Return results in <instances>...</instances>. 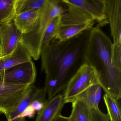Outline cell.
I'll list each match as a JSON object with an SVG mask.
<instances>
[{"label":"cell","instance_id":"6da1fadb","mask_svg":"<svg viewBox=\"0 0 121 121\" xmlns=\"http://www.w3.org/2000/svg\"><path fill=\"white\" fill-rule=\"evenodd\" d=\"M88 31L64 41L53 39L42 45L41 68L46 74L44 87L48 98L65 90L73 66L83 58Z\"/></svg>","mask_w":121,"mask_h":121},{"label":"cell","instance_id":"277c9868","mask_svg":"<svg viewBox=\"0 0 121 121\" xmlns=\"http://www.w3.org/2000/svg\"><path fill=\"white\" fill-rule=\"evenodd\" d=\"M65 5L67 8L65 12L59 15V22L53 39L60 42L70 39L90 30L95 22L90 15L81 10Z\"/></svg>","mask_w":121,"mask_h":121},{"label":"cell","instance_id":"4fadbf2b","mask_svg":"<svg viewBox=\"0 0 121 121\" xmlns=\"http://www.w3.org/2000/svg\"><path fill=\"white\" fill-rule=\"evenodd\" d=\"M63 95L59 93L45 101L43 108L38 112L35 121H52L61 113L65 103Z\"/></svg>","mask_w":121,"mask_h":121},{"label":"cell","instance_id":"7402d4cb","mask_svg":"<svg viewBox=\"0 0 121 121\" xmlns=\"http://www.w3.org/2000/svg\"><path fill=\"white\" fill-rule=\"evenodd\" d=\"M69 117H65L61 115V113L58 115L52 121H69Z\"/></svg>","mask_w":121,"mask_h":121},{"label":"cell","instance_id":"7a4b0ae2","mask_svg":"<svg viewBox=\"0 0 121 121\" xmlns=\"http://www.w3.org/2000/svg\"><path fill=\"white\" fill-rule=\"evenodd\" d=\"M98 25L89 30L83 51V63L96 74L105 93L117 100L121 98V72L113 65L112 42Z\"/></svg>","mask_w":121,"mask_h":121},{"label":"cell","instance_id":"8992f818","mask_svg":"<svg viewBox=\"0 0 121 121\" xmlns=\"http://www.w3.org/2000/svg\"><path fill=\"white\" fill-rule=\"evenodd\" d=\"M105 13L113 39L112 58L115 61L121 59V0H105Z\"/></svg>","mask_w":121,"mask_h":121},{"label":"cell","instance_id":"e0dca14e","mask_svg":"<svg viewBox=\"0 0 121 121\" xmlns=\"http://www.w3.org/2000/svg\"><path fill=\"white\" fill-rule=\"evenodd\" d=\"M103 99L107 110V115L111 121H121V112L119 100L107 94L103 96Z\"/></svg>","mask_w":121,"mask_h":121},{"label":"cell","instance_id":"30bf717a","mask_svg":"<svg viewBox=\"0 0 121 121\" xmlns=\"http://www.w3.org/2000/svg\"><path fill=\"white\" fill-rule=\"evenodd\" d=\"M46 95L44 87L38 88L33 85H31L17 107L6 117L7 121H25L24 115L27 109L37 100L46 101Z\"/></svg>","mask_w":121,"mask_h":121},{"label":"cell","instance_id":"7c38bea8","mask_svg":"<svg viewBox=\"0 0 121 121\" xmlns=\"http://www.w3.org/2000/svg\"><path fill=\"white\" fill-rule=\"evenodd\" d=\"M32 60L31 56L22 41H20L13 51L6 56L0 57V71Z\"/></svg>","mask_w":121,"mask_h":121},{"label":"cell","instance_id":"d6986e66","mask_svg":"<svg viewBox=\"0 0 121 121\" xmlns=\"http://www.w3.org/2000/svg\"><path fill=\"white\" fill-rule=\"evenodd\" d=\"M46 0H15L16 14L25 12L36 11L42 8Z\"/></svg>","mask_w":121,"mask_h":121},{"label":"cell","instance_id":"44dd1931","mask_svg":"<svg viewBox=\"0 0 121 121\" xmlns=\"http://www.w3.org/2000/svg\"><path fill=\"white\" fill-rule=\"evenodd\" d=\"M90 121H111L107 115L102 112L99 108L91 109Z\"/></svg>","mask_w":121,"mask_h":121},{"label":"cell","instance_id":"ba28073f","mask_svg":"<svg viewBox=\"0 0 121 121\" xmlns=\"http://www.w3.org/2000/svg\"><path fill=\"white\" fill-rule=\"evenodd\" d=\"M36 77V68L32 60L0 71V81L13 84L31 85Z\"/></svg>","mask_w":121,"mask_h":121},{"label":"cell","instance_id":"ac0fdd59","mask_svg":"<svg viewBox=\"0 0 121 121\" xmlns=\"http://www.w3.org/2000/svg\"><path fill=\"white\" fill-rule=\"evenodd\" d=\"M15 0H0V24L14 20Z\"/></svg>","mask_w":121,"mask_h":121},{"label":"cell","instance_id":"9a60e30c","mask_svg":"<svg viewBox=\"0 0 121 121\" xmlns=\"http://www.w3.org/2000/svg\"><path fill=\"white\" fill-rule=\"evenodd\" d=\"M70 119L76 121H90L91 108L82 99L76 98L72 103Z\"/></svg>","mask_w":121,"mask_h":121},{"label":"cell","instance_id":"8fae6325","mask_svg":"<svg viewBox=\"0 0 121 121\" xmlns=\"http://www.w3.org/2000/svg\"><path fill=\"white\" fill-rule=\"evenodd\" d=\"M22 35L14 20L0 24V57L8 55L15 49L21 41Z\"/></svg>","mask_w":121,"mask_h":121},{"label":"cell","instance_id":"5bb4252c","mask_svg":"<svg viewBox=\"0 0 121 121\" xmlns=\"http://www.w3.org/2000/svg\"><path fill=\"white\" fill-rule=\"evenodd\" d=\"M39 10L25 12L15 15L14 20L15 24L22 34H29L33 30L39 16Z\"/></svg>","mask_w":121,"mask_h":121},{"label":"cell","instance_id":"2e32d148","mask_svg":"<svg viewBox=\"0 0 121 121\" xmlns=\"http://www.w3.org/2000/svg\"><path fill=\"white\" fill-rule=\"evenodd\" d=\"M102 88L99 83L90 86L76 98L82 99L92 108H97L102 95Z\"/></svg>","mask_w":121,"mask_h":121},{"label":"cell","instance_id":"3957f363","mask_svg":"<svg viewBox=\"0 0 121 121\" xmlns=\"http://www.w3.org/2000/svg\"><path fill=\"white\" fill-rule=\"evenodd\" d=\"M61 0H46L40 9L39 16L33 30L22 36V42L32 58L39 60L41 56L42 41L46 30L52 20L64 12Z\"/></svg>","mask_w":121,"mask_h":121},{"label":"cell","instance_id":"5b68a950","mask_svg":"<svg viewBox=\"0 0 121 121\" xmlns=\"http://www.w3.org/2000/svg\"><path fill=\"white\" fill-rule=\"evenodd\" d=\"M98 83L95 73L86 63H83L70 78L63 94L65 104L72 103L84 91Z\"/></svg>","mask_w":121,"mask_h":121},{"label":"cell","instance_id":"603a6c76","mask_svg":"<svg viewBox=\"0 0 121 121\" xmlns=\"http://www.w3.org/2000/svg\"><path fill=\"white\" fill-rule=\"evenodd\" d=\"M69 119H70L69 121H76L75 120H74L73 119H70V118H69Z\"/></svg>","mask_w":121,"mask_h":121},{"label":"cell","instance_id":"9c48e42d","mask_svg":"<svg viewBox=\"0 0 121 121\" xmlns=\"http://www.w3.org/2000/svg\"><path fill=\"white\" fill-rule=\"evenodd\" d=\"M66 5L76 8L90 15L100 26L108 23L105 13V0H62Z\"/></svg>","mask_w":121,"mask_h":121},{"label":"cell","instance_id":"ffe728a7","mask_svg":"<svg viewBox=\"0 0 121 121\" xmlns=\"http://www.w3.org/2000/svg\"><path fill=\"white\" fill-rule=\"evenodd\" d=\"M59 20V15L55 17L51 22L44 35L42 45L49 43L53 39L58 25Z\"/></svg>","mask_w":121,"mask_h":121},{"label":"cell","instance_id":"52a82bcc","mask_svg":"<svg viewBox=\"0 0 121 121\" xmlns=\"http://www.w3.org/2000/svg\"><path fill=\"white\" fill-rule=\"evenodd\" d=\"M31 85L13 84L0 81V112L9 114L24 96Z\"/></svg>","mask_w":121,"mask_h":121}]
</instances>
